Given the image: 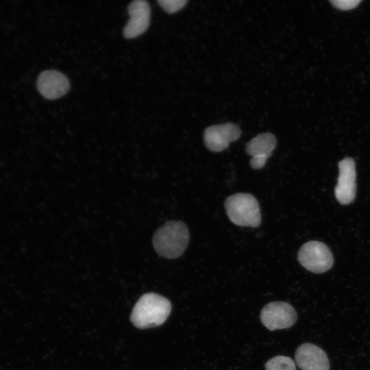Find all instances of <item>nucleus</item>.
Instances as JSON below:
<instances>
[{"mask_svg":"<svg viewBox=\"0 0 370 370\" xmlns=\"http://www.w3.org/2000/svg\"><path fill=\"white\" fill-rule=\"evenodd\" d=\"M241 135L240 127L234 123L215 125L207 127L204 134V144L211 151L219 152L238 140Z\"/></svg>","mask_w":370,"mask_h":370,"instance_id":"7","label":"nucleus"},{"mask_svg":"<svg viewBox=\"0 0 370 370\" xmlns=\"http://www.w3.org/2000/svg\"><path fill=\"white\" fill-rule=\"evenodd\" d=\"M189 239V232L185 223L180 221H170L155 232L152 243L158 254L174 259L184 253Z\"/></svg>","mask_w":370,"mask_h":370,"instance_id":"2","label":"nucleus"},{"mask_svg":"<svg viewBox=\"0 0 370 370\" xmlns=\"http://www.w3.org/2000/svg\"><path fill=\"white\" fill-rule=\"evenodd\" d=\"M277 140L271 133H263L253 138L246 145V152L251 156L249 164L254 169H260L275 148Z\"/></svg>","mask_w":370,"mask_h":370,"instance_id":"9","label":"nucleus"},{"mask_svg":"<svg viewBox=\"0 0 370 370\" xmlns=\"http://www.w3.org/2000/svg\"><path fill=\"white\" fill-rule=\"evenodd\" d=\"M266 370H296L293 360L284 356H277L269 360L265 364Z\"/></svg>","mask_w":370,"mask_h":370,"instance_id":"12","label":"nucleus"},{"mask_svg":"<svg viewBox=\"0 0 370 370\" xmlns=\"http://www.w3.org/2000/svg\"><path fill=\"white\" fill-rule=\"evenodd\" d=\"M171 304L166 297L154 293L143 295L134 305L130 320L140 329L162 325L170 314Z\"/></svg>","mask_w":370,"mask_h":370,"instance_id":"1","label":"nucleus"},{"mask_svg":"<svg viewBox=\"0 0 370 370\" xmlns=\"http://www.w3.org/2000/svg\"><path fill=\"white\" fill-rule=\"evenodd\" d=\"M298 260L304 268L315 273L328 271L334 262L330 249L323 243L317 241H308L301 247Z\"/></svg>","mask_w":370,"mask_h":370,"instance_id":"4","label":"nucleus"},{"mask_svg":"<svg viewBox=\"0 0 370 370\" xmlns=\"http://www.w3.org/2000/svg\"><path fill=\"white\" fill-rule=\"evenodd\" d=\"M130 16L124 27L123 35L126 38H136L144 33L150 21V7L145 0H136L128 5Z\"/></svg>","mask_w":370,"mask_h":370,"instance_id":"8","label":"nucleus"},{"mask_svg":"<svg viewBox=\"0 0 370 370\" xmlns=\"http://www.w3.org/2000/svg\"><path fill=\"white\" fill-rule=\"evenodd\" d=\"M230 220L236 225L256 227L261 223L259 204L249 193H238L229 196L224 204Z\"/></svg>","mask_w":370,"mask_h":370,"instance_id":"3","label":"nucleus"},{"mask_svg":"<svg viewBox=\"0 0 370 370\" xmlns=\"http://www.w3.org/2000/svg\"><path fill=\"white\" fill-rule=\"evenodd\" d=\"M160 5L167 12L174 13L185 6L187 0H158Z\"/></svg>","mask_w":370,"mask_h":370,"instance_id":"13","label":"nucleus"},{"mask_svg":"<svg viewBox=\"0 0 370 370\" xmlns=\"http://www.w3.org/2000/svg\"><path fill=\"white\" fill-rule=\"evenodd\" d=\"M297 318V315L293 307L283 301L269 303L260 312L262 324L271 331L291 327Z\"/></svg>","mask_w":370,"mask_h":370,"instance_id":"5","label":"nucleus"},{"mask_svg":"<svg viewBox=\"0 0 370 370\" xmlns=\"http://www.w3.org/2000/svg\"><path fill=\"white\" fill-rule=\"evenodd\" d=\"M297 365L301 370H329L330 361L325 352L312 343L299 346L295 354Z\"/></svg>","mask_w":370,"mask_h":370,"instance_id":"10","label":"nucleus"},{"mask_svg":"<svg viewBox=\"0 0 370 370\" xmlns=\"http://www.w3.org/2000/svg\"><path fill=\"white\" fill-rule=\"evenodd\" d=\"M334 7L341 10H349L356 8L360 0H333L330 1Z\"/></svg>","mask_w":370,"mask_h":370,"instance_id":"14","label":"nucleus"},{"mask_svg":"<svg viewBox=\"0 0 370 370\" xmlns=\"http://www.w3.org/2000/svg\"><path fill=\"white\" fill-rule=\"evenodd\" d=\"M339 175L334 193L337 201L343 204H351L356 193V173L355 162L351 158H345L338 162Z\"/></svg>","mask_w":370,"mask_h":370,"instance_id":"6","label":"nucleus"},{"mask_svg":"<svg viewBox=\"0 0 370 370\" xmlns=\"http://www.w3.org/2000/svg\"><path fill=\"white\" fill-rule=\"evenodd\" d=\"M36 84L40 93L48 99H56L62 97L70 87L66 77L54 70L42 71L37 79Z\"/></svg>","mask_w":370,"mask_h":370,"instance_id":"11","label":"nucleus"}]
</instances>
